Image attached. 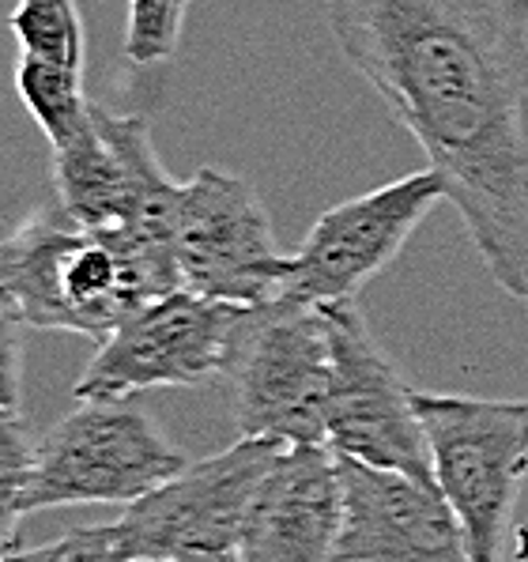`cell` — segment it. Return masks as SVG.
<instances>
[{"label":"cell","instance_id":"6da1fadb","mask_svg":"<svg viewBox=\"0 0 528 562\" xmlns=\"http://www.w3.org/2000/svg\"><path fill=\"white\" fill-rule=\"evenodd\" d=\"M325 20L446 178L495 283L528 299V0H325Z\"/></svg>","mask_w":528,"mask_h":562},{"label":"cell","instance_id":"7a4b0ae2","mask_svg":"<svg viewBox=\"0 0 528 562\" xmlns=\"http://www.w3.org/2000/svg\"><path fill=\"white\" fill-rule=\"evenodd\" d=\"M175 268L125 231H94L60 204L34 207L0 238V299L27 328L102 344L147 302L178 291Z\"/></svg>","mask_w":528,"mask_h":562},{"label":"cell","instance_id":"3957f363","mask_svg":"<svg viewBox=\"0 0 528 562\" xmlns=\"http://www.w3.org/2000/svg\"><path fill=\"white\" fill-rule=\"evenodd\" d=\"M435 483L464 532L472 562H506L514 506L528 480V401L412 393Z\"/></svg>","mask_w":528,"mask_h":562},{"label":"cell","instance_id":"277c9868","mask_svg":"<svg viewBox=\"0 0 528 562\" xmlns=\"http://www.w3.org/2000/svg\"><path fill=\"white\" fill-rule=\"evenodd\" d=\"M54 189L57 204L83 227L125 231L178 272L181 181L167 175L151 144V125L141 114H117L91 102L88 125L54 148Z\"/></svg>","mask_w":528,"mask_h":562},{"label":"cell","instance_id":"5b68a950","mask_svg":"<svg viewBox=\"0 0 528 562\" xmlns=\"http://www.w3.org/2000/svg\"><path fill=\"white\" fill-rule=\"evenodd\" d=\"M227 378L241 438L328 446L333 344L317 306L283 295L249 306Z\"/></svg>","mask_w":528,"mask_h":562},{"label":"cell","instance_id":"8992f818","mask_svg":"<svg viewBox=\"0 0 528 562\" xmlns=\"http://www.w3.org/2000/svg\"><path fill=\"white\" fill-rule=\"evenodd\" d=\"M178 446L125 401H80L34 442L23 514L54 506H128L186 469Z\"/></svg>","mask_w":528,"mask_h":562},{"label":"cell","instance_id":"52a82bcc","mask_svg":"<svg viewBox=\"0 0 528 562\" xmlns=\"http://www.w3.org/2000/svg\"><path fill=\"white\" fill-rule=\"evenodd\" d=\"M249 306L178 288L121 322L76 378V401H128L147 389L227 378Z\"/></svg>","mask_w":528,"mask_h":562},{"label":"cell","instance_id":"ba28073f","mask_svg":"<svg viewBox=\"0 0 528 562\" xmlns=\"http://www.w3.org/2000/svg\"><path fill=\"white\" fill-rule=\"evenodd\" d=\"M280 449L268 438H238L128 503L114 521L125 559L238 562L249 503Z\"/></svg>","mask_w":528,"mask_h":562},{"label":"cell","instance_id":"9c48e42d","mask_svg":"<svg viewBox=\"0 0 528 562\" xmlns=\"http://www.w3.org/2000/svg\"><path fill=\"white\" fill-rule=\"evenodd\" d=\"M441 201H449L446 178L427 167L374 193L333 204L317 215L299 254H291V276L280 295L317 310L348 306L401 257L419 223Z\"/></svg>","mask_w":528,"mask_h":562},{"label":"cell","instance_id":"30bf717a","mask_svg":"<svg viewBox=\"0 0 528 562\" xmlns=\"http://www.w3.org/2000/svg\"><path fill=\"white\" fill-rule=\"evenodd\" d=\"M175 257L181 288L238 306L280 299L291 276V257L276 249L272 220L257 189L215 167H201L181 181Z\"/></svg>","mask_w":528,"mask_h":562},{"label":"cell","instance_id":"8fae6325","mask_svg":"<svg viewBox=\"0 0 528 562\" xmlns=\"http://www.w3.org/2000/svg\"><path fill=\"white\" fill-rule=\"evenodd\" d=\"M333 344V393H328V449L336 457L393 469L435 483L419 412L396 362L374 340L359 306H322ZM438 487V483H435Z\"/></svg>","mask_w":528,"mask_h":562},{"label":"cell","instance_id":"7c38bea8","mask_svg":"<svg viewBox=\"0 0 528 562\" xmlns=\"http://www.w3.org/2000/svg\"><path fill=\"white\" fill-rule=\"evenodd\" d=\"M340 461L344 529L336 562H472L457 514L435 483Z\"/></svg>","mask_w":528,"mask_h":562},{"label":"cell","instance_id":"4fadbf2b","mask_svg":"<svg viewBox=\"0 0 528 562\" xmlns=\"http://www.w3.org/2000/svg\"><path fill=\"white\" fill-rule=\"evenodd\" d=\"M340 529L336 453L328 446H283L249 503L238 562H336Z\"/></svg>","mask_w":528,"mask_h":562},{"label":"cell","instance_id":"5bb4252c","mask_svg":"<svg viewBox=\"0 0 528 562\" xmlns=\"http://www.w3.org/2000/svg\"><path fill=\"white\" fill-rule=\"evenodd\" d=\"M15 91H20L23 106L31 110L34 125L46 133L49 148L72 140L83 125L91 121V102L83 91V72L42 57H20L15 65Z\"/></svg>","mask_w":528,"mask_h":562},{"label":"cell","instance_id":"9a60e30c","mask_svg":"<svg viewBox=\"0 0 528 562\" xmlns=\"http://www.w3.org/2000/svg\"><path fill=\"white\" fill-rule=\"evenodd\" d=\"M8 31L27 57L83 72V20L76 0H20L8 15Z\"/></svg>","mask_w":528,"mask_h":562},{"label":"cell","instance_id":"2e32d148","mask_svg":"<svg viewBox=\"0 0 528 562\" xmlns=\"http://www.w3.org/2000/svg\"><path fill=\"white\" fill-rule=\"evenodd\" d=\"M189 0H128L125 57L141 68H159L178 54Z\"/></svg>","mask_w":528,"mask_h":562},{"label":"cell","instance_id":"e0dca14e","mask_svg":"<svg viewBox=\"0 0 528 562\" xmlns=\"http://www.w3.org/2000/svg\"><path fill=\"white\" fill-rule=\"evenodd\" d=\"M23 322L0 299V412H20L23 396Z\"/></svg>","mask_w":528,"mask_h":562},{"label":"cell","instance_id":"ac0fdd59","mask_svg":"<svg viewBox=\"0 0 528 562\" xmlns=\"http://www.w3.org/2000/svg\"><path fill=\"white\" fill-rule=\"evenodd\" d=\"M65 562H128L117 543L114 521L110 525H80L65 536Z\"/></svg>","mask_w":528,"mask_h":562},{"label":"cell","instance_id":"d6986e66","mask_svg":"<svg viewBox=\"0 0 528 562\" xmlns=\"http://www.w3.org/2000/svg\"><path fill=\"white\" fill-rule=\"evenodd\" d=\"M34 461V442L23 430L20 412H0V469H15V464Z\"/></svg>","mask_w":528,"mask_h":562},{"label":"cell","instance_id":"ffe728a7","mask_svg":"<svg viewBox=\"0 0 528 562\" xmlns=\"http://www.w3.org/2000/svg\"><path fill=\"white\" fill-rule=\"evenodd\" d=\"M0 562H65V540L38 543V548H8L0 551Z\"/></svg>","mask_w":528,"mask_h":562},{"label":"cell","instance_id":"44dd1931","mask_svg":"<svg viewBox=\"0 0 528 562\" xmlns=\"http://www.w3.org/2000/svg\"><path fill=\"white\" fill-rule=\"evenodd\" d=\"M514 536H517V540H514V551H509L506 562H528V525H521Z\"/></svg>","mask_w":528,"mask_h":562},{"label":"cell","instance_id":"7402d4cb","mask_svg":"<svg viewBox=\"0 0 528 562\" xmlns=\"http://www.w3.org/2000/svg\"><path fill=\"white\" fill-rule=\"evenodd\" d=\"M128 562H151V559H128Z\"/></svg>","mask_w":528,"mask_h":562}]
</instances>
